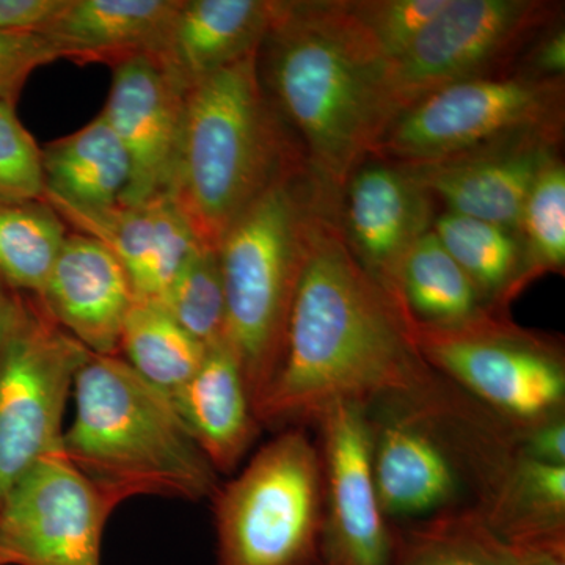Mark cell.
<instances>
[{
    "label": "cell",
    "instance_id": "obj_1",
    "mask_svg": "<svg viewBox=\"0 0 565 565\" xmlns=\"http://www.w3.org/2000/svg\"><path fill=\"white\" fill-rule=\"evenodd\" d=\"M340 215L341 202L316 223L280 363L255 405L259 424L318 422L340 404L427 407L434 397V370L407 318L349 250Z\"/></svg>",
    "mask_w": 565,
    "mask_h": 565
},
{
    "label": "cell",
    "instance_id": "obj_2",
    "mask_svg": "<svg viewBox=\"0 0 565 565\" xmlns=\"http://www.w3.org/2000/svg\"><path fill=\"white\" fill-rule=\"evenodd\" d=\"M259 54L264 88L308 166L343 193L392 125L382 92L384 66L360 46L337 0L277 2Z\"/></svg>",
    "mask_w": 565,
    "mask_h": 565
},
{
    "label": "cell",
    "instance_id": "obj_3",
    "mask_svg": "<svg viewBox=\"0 0 565 565\" xmlns=\"http://www.w3.org/2000/svg\"><path fill=\"white\" fill-rule=\"evenodd\" d=\"M259 74V51L193 84L185 95L169 195L206 247L281 173L303 159Z\"/></svg>",
    "mask_w": 565,
    "mask_h": 565
},
{
    "label": "cell",
    "instance_id": "obj_4",
    "mask_svg": "<svg viewBox=\"0 0 565 565\" xmlns=\"http://www.w3.org/2000/svg\"><path fill=\"white\" fill-rule=\"evenodd\" d=\"M73 394L74 418L63 433V452L115 501H200L217 492V470L172 399L120 355L88 353Z\"/></svg>",
    "mask_w": 565,
    "mask_h": 565
},
{
    "label": "cell",
    "instance_id": "obj_5",
    "mask_svg": "<svg viewBox=\"0 0 565 565\" xmlns=\"http://www.w3.org/2000/svg\"><path fill=\"white\" fill-rule=\"evenodd\" d=\"M340 202L341 193L300 159L239 215L218 244L226 341L243 370L253 411L280 363L316 223Z\"/></svg>",
    "mask_w": 565,
    "mask_h": 565
},
{
    "label": "cell",
    "instance_id": "obj_6",
    "mask_svg": "<svg viewBox=\"0 0 565 565\" xmlns=\"http://www.w3.org/2000/svg\"><path fill=\"white\" fill-rule=\"evenodd\" d=\"M214 501L217 565H316L322 553L321 451L302 429L263 446Z\"/></svg>",
    "mask_w": 565,
    "mask_h": 565
},
{
    "label": "cell",
    "instance_id": "obj_7",
    "mask_svg": "<svg viewBox=\"0 0 565 565\" xmlns=\"http://www.w3.org/2000/svg\"><path fill=\"white\" fill-rule=\"evenodd\" d=\"M563 125L564 79L514 71L424 96L397 115L374 158L427 166L520 140L559 141Z\"/></svg>",
    "mask_w": 565,
    "mask_h": 565
},
{
    "label": "cell",
    "instance_id": "obj_8",
    "mask_svg": "<svg viewBox=\"0 0 565 565\" xmlns=\"http://www.w3.org/2000/svg\"><path fill=\"white\" fill-rule=\"evenodd\" d=\"M557 11V3L542 0H448L382 70L392 122L449 85L514 73L509 68L552 28Z\"/></svg>",
    "mask_w": 565,
    "mask_h": 565
},
{
    "label": "cell",
    "instance_id": "obj_9",
    "mask_svg": "<svg viewBox=\"0 0 565 565\" xmlns=\"http://www.w3.org/2000/svg\"><path fill=\"white\" fill-rule=\"evenodd\" d=\"M407 318V316H405ZM426 363L522 429L563 416L565 367L559 349L487 315L456 329L408 321Z\"/></svg>",
    "mask_w": 565,
    "mask_h": 565
},
{
    "label": "cell",
    "instance_id": "obj_10",
    "mask_svg": "<svg viewBox=\"0 0 565 565\" xmlns=\"http://www.w3.org/2000/svg\"><path fill=\"white\" fill-rule=\"evenodd\" d=\"M88 353L32 297L0 352V504L41 457L61 448L66 403Z\"/></svg>",
    "mask_w": 565,
    "mask_h": 565
},
{
    "label": "cell",
    "instance_id": "obj_11",
    "mask_svg": "<svg viewBox=\"0 0 565 565\" xmlns=\"http://www.w3.org/2000/svg\"><path fill=\"white\" fill-rule=\"evenodd\" d=\"M120 503L63 448L41 457L0 504L2 565H102L104 527Z\"/></svg>",
    "mask_w": 565,
    "mask_h": 565
},
{
    "label": "cell",
    "instance_id": "obj_12",
    "mask_svg": "<svg viewBox=\"0 0 565 565\" xmlns=\"http://www.w3.org/2000/svg\"><path fill=\"white\" fill-rule=\"evenodd\" d=\"M316 423L322 430L326 565H392V535L374 486L367 408L334 405Z\"/></svg>",
    "mask_w": 565,
    "mask_h": 565
},
{
    "label": "cell",
    "instance_id": "obj_13",
    "mask_svg": "<svg viewBox=\"0 0 565 565\" xmlns=\"http://www.w3.org/2000/svg\"><path fill=\"white\" fill-rule=\"evenodd\" d=\"M188 88L162 58L139 55L111 66L102 111L131 161V180L118 204H140L169 193L180 150Z\"/></svg>",
    "mask_w": 565,
    "mask_h": 565
},
{
    "label": "cell",
    "instance_id": "obj_14",
    "mask_svg": "<svg viewBox=\"0 0 565 565\" xmlns=\"http://www.w3.org/2000/svg\"><path fill=\"white\" fill-rule=\"evenodd\" d=\"M434 221L433 196L397 163L366 161L345 182L340 215L345 244L392 297L404 256Z\"/></svg>",
    "mask_w": 565,
    "mask_h": 565
},
{
    "label": "cell",
    "instance_id": "obj_15",
    "mask_svg": "<svg viewBox=\"0 0 565 565\" xmlns=\"http://www.w3.org/2000/svg\"><path fill=\"white\" fill-rule=\"evenodd\" d=\"M43 200L66 226L114 253L131 280L136 299H161L185 259L203 245L169 193L103 210H81L52 196Z\"/></svg>",
    "mask_w": 565,
    "mask_h": 565
},
{
    "label": "cell",
    "instance_id": "obj_16",
    "mask_svg": "<svg viewBox=\"0 0 565 565\" xmlns=\"http://www.w3.org/2000/svg\"><path fill=\"white\" fill-rule=\"evenodd\" d=\"M36 299L85 349L120 355L122 326L136 294L125 267L102 243L68 233Z\"/></svg>",
    "mask_w": 565,
    "mask_h": 565
},
{
    "label": "cell",
    "instance_id": "obj_17",
    "mask_svg": "<svg viewBox=\"0 0 565 565\" xmlns=\"http://www.w3.org/2000/svg\"><path fill=\"white\" fill-rule=\"evenodd\" d=\"M559 141L526 139L427 166H401L449 212L516 232L531 185Z\"/></svg>",
    "mask_w": 565,
    "mask_h": 565
},
{
    "label": "cell",
    "instance_id": "obj_18",
    "mask_svg": "<svg viewBox=\"0 0 565 565\" xmlns=\"http://www.w3.org/2000/svg\"><path fill=\"white\" fill-rule=\"evenodd\" d=\"M426 408L374 427L373 478L385 516L427 515L451 504L459 492V471Z\"/></svg>",
    "mask_w": 565,
    "mask_h": 565
},
{
    "label": "cell",
    "instance_id": "obj_19",
    "mask_svg": "<svg viewBox=\"0 0 565 565\" xmlns=\"http://www.w3.org/2000/svg\"><path fill=\"white\" fill-rule=\"evenodd\" d=\"M182 0H68L43 35L62 58L115 66L139 55L162 57Z\"/></svg>",
    "mask_w": 565,
    "mask_h": 565
},
{
    "label": "cell",
    "instance_id": "obj_20",
    "mask_svg": "<svg viewBox=\"0 0 565 565\" xmlns=\"http://www.w3.org/2000/svg\"><path fill=\"white\" fill-rule=\"evenodd\" d=\"M275 11L269 0H182L159 58L189 90L262 50Z\"/></svg>",
    "mask_w": 565,
    "mask_h": 565
},
{
    "label": "cell",
    "instance_id": "obj_21",
    "mask_svg": "<svg viewBox=\"0 0 565 565\" xmlns=\"http://www.w3.org/2000/svg\"><path fill=\"white\" fill-rule=\"evenodd\" d=\"M172 403L212 467L234 470L255 440L259 423L228 341L207 348L202 366Z\"/></svg>",
    "mask_w": 565,
    "mask_h": 565
},
{
    "label": "cell",
    "instance_id": "obj_22",
    "mask_svg": "<svg viewBox=\"0 0 565 565\" xmlns=\"http://www.w3.org/2000/svg\"><path fill=\"white\" fill-rule=\"evenodd\" d=\"M44 196L81 210L120 203L131 180V161L102 114L79 131L41 148Z\"/></svg>",
    "mask_w": 565,
    "mask_h": 565
},
{
    "label": "cell",
    "instance_id": "obj_23",
    "mask_svg": "<svg viewBox=\"0 0 565 565\" xmlns=\"http://www.w3.org/2000/svg\"><path fill=\"white\" fill-rule=\"evenodd\" d=\"M393 299L408 321L437 329H456L494 313L433 230L404 256Z\"/></svg>",
    "mask_w": 565,
    "mask_h": 565
},
{
    "label": "cell",
    "instance_id": "obj_24",
    "mask_svg": "<svg viewBox=\"0 0 565 565\" xmlns=\"http://www.w3.org/2000/svg\"><path fill=\"white\" fill-rule=\"evenodd\" d=\"M433 232L492 310L531 281L519 233L449 211L435 217Z\"/></svg>",
    "mask_w": 565,
    "mask_h": 565
},
{
    "label": "cell",
    "instance_id": "obj_25",
    "mask_svg": "<svg viewBox=\"0 0 565 565\" xmlns=\"http://www.w3.org/2000/svg\"><path fill=\"white\" fill-rule=\"evenodd\" d=\"M481 512L505 544L565 534V467L519 452Z\"/></svg>",
    "mask_w": 565,
    "mask_h": 565
},
{
    "label": "cell",
    "instance_id": "obj_26",
    "mask_svg": "<svg viewBox=\"0 0 565 565\" xmlns=\"http://www.w3.org/2000/svg\"><path fill=\"white\" fill-rule=\"evenodd\" d=\"M206 351L159 300H134L122 326L120 356L167 397L173 401L191 381Z\"/></svg>",
    "mask_w": 565,
    "mask_h": 565
},
{
    "label": "cell",
    "instance_id": "obj_27",
    "mask_svg": "<svg viewBox=\"0 0 565 565\" xmlns=\"http://www.w3.org/2000/svg\"><path fill=\"white\" fill-rule=\"evenodd\" d=\"M68 236V226L44 200H0V285L40 297Z\"/></svg>",
    "mask_w": 565,
    "mask_h": 565
},
{
    "label": "cell",
    "instance_id": "obj_28",
    "mask_svg": "<svg viewBox=\"0 0 565 565\" xmlns=\"http://www.w3.org/2000/svg\"><path fill=\"white\" fill-rule=\"evenodd\" d=\"M401 565H515L511 548L481 511L449 514L407 537Z\"/></svg>",
    "mask_w": 565,
    "mask_h": 565
},
{
    "label": "cell",
    "instance_id": "obj_29",
    "mask_svg": "<svg viewBox=\"0 0 565 565\" xmlns=\"http://www.w3.org/2000/svg\"><path fill=\"white\" fill-rule=\"evenodd\" d=\"M159 302L204 348L226 340L225 286L217 248H196Z\"/></svg>",
    "mask_w": 565,
    "mask_h": 565
},
{
    "label": "cell",
    "instance_id": "obj_30",
    "mask_svg": "<svg viewBox=\"0 0 565 565\" xmlns=\"http://www.w3.org/2000/svg\"><path fill=\"white\" fill-rule=\"evenodd\" d=\"M531 280L561 273L565 264V167L559 156L546 159L531 185L519 222Z\"/></svg>",
    "mask_w": 565,
    "mask_h": 565
},
{
    "label": "cell",
    "instance_id": "obj_31",
    "mask_svg": "<svg viewBox=\"0 0 565 565\" xmlns=\"http://www.w3.org/2000/svg\"><path fill=\"white\" fill-rule=\"evenodd\" d=\"M448 0H338L353 36L375 62L399 57Z\"/></svg>",
    "mask_w": 565,
    "mask_h": 565
},
{
    "label": "cell",
    "instance_id": "obj_32",
    "mask_svg": "<svg viewBox=\"0 0 565 565\" xmlns=\"http://www.w3.org/2000/svg\"><path fill=\"white\" fill-rule=\"evenodd\" d=\"M9 103L0 102V200H43L41 148Z\"/></svg>",
    "mask_w": 565,
    "mask_h": 565
},
{
    "label": "cell",
    "instance_id": "obj_33",
    "mask_svg": "<svg viewBox=\"0 0 565 565\" xmlns=\"http://www.w3.org/2000/svg\"><path fill=\"white\" fill-rule=\"evenodd\" d=\"M61 58L43 33L0 31V102L17 106L33 71Z\"/></svg>",
    "mask_w": 565,
    "mask_h": 565
},
{
    "label": "cell",
    "instance_id": "obj_34",
    "mask_svg": "<svg viewBox=\"0 0 565 565\" xmlns=\"http://www.w3.org/2000/svg\"><path fill=\"white\" fill-rule=\"evenodd\" d=\"M68 0H0V31L41 33Z\"/></svg>",
    "mask_w": 565,
    "mask_h": 565
},
{
    "label": "cell",
    "instance_id": "obj_35",
    "mask_svg": "<svg viewBox=\"0 0 565 565\" xmlns=\"http://www.w3.org/2000/svg\"><path fill=\"white\" fill-rule=\"evenodd\" d=\"M525 66L522 73L541 79H564L565 73V32L564 29H546L526 51Z\"/></svg>",
    "mask_w": 565,
    "mask_h": 565
},
{
    "label": "cell",
    "instance_id": "obj_36",
    "mask_svg": "<svg viewBox=\"0 0 565 565\" xmlns=\"http://www.w3.org/2000/svg\"><path fill=\"white\" fill-rule=\"evenodd\" d=\"M519 452L527 459L537 460V462L565 467L564 416H557V418L526 429Z\"/></svg>",
    "mask_w": 565,
    "mask_h": 565
},
{
    "label": "cell",
    "instance_id": "obj_37",
    "mask_svg": "<svg viewBox=\"0 0 565 565\" xmlns=\"http://www.w3.org/2000/svg\"><path fill=\"white\" fill-rule=\"evenodd\" d=\"M515 565H565V534L508 544Z\"/></svg>",
    "mask_w": 565,
    "mask_h": 565
},
{
    "label": "cell",
    "instance_id": "obj_38",
    "mask_svg": "<svg viewBox=\"0 0 565 565\" xmlns=\"http://www.w3.org/2000/svg\"><path fill=\"white\" fill-rule=\"evenodd\" d=\"M31 303L32 296L10 291L0 285V352L28 318Z\"/></svg>",
    "mask_w": 565,
    "mask_h": 565
},
{
    "label": "cell",
    "instance_id": "obj_39",
    "mask_svg": "<svg viewBox=\"0 0 565 565\" xmlns=\"http://www.w3.org/2000/svg\"><path fill=\"white\" fill-rule=\"evenodd\" d=\"M0 565H2V563H0Z\"/></svg>",
    "mask_w": 565,
    "mask_h": 565
}]
</instances>
